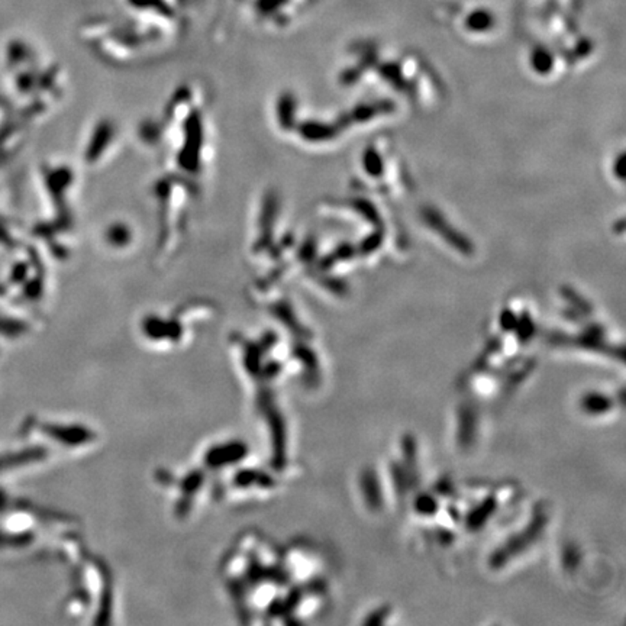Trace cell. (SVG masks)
Masks as SVG:
<instances>
[{"mask_svg": "<svg viewBox=\"0 0 626 626\" xmlns=\"http://www.w3.org/2000/svg\"><path fill=\"white\" fill-rule=\"evenodd\" d=\"M516 323H518V319L515 318L513 312H510V310H505L502 313V316H500V326L503 328V331H508V332L515 331Z\"/></svg>", "mask_w": 626, "mask_h": 626, "instance_id": "cell-12", "label": "cell"}, {"mask_svg": "<svg viewBox=\"0 0 626 626\" xmlns=\"http://www.w3.org/2000/svg\"><path fill=\"white\" fill-rule=\"evenodd\" d=\"M402 451H403V457H404V467L409 472V476L412 479V481L415 483L416 476V460H418V445L415 438L412 435H404L402 438Z\"/></svg>", "mask_w": 626, "mask_h": 626, "instance_id": "cell-6", "label": "cell"}, {"mask_svg": "<svg viewBox=\"0 0 626 626\" xmlns=\"http://www.w3.org/2000/svg\"><path fill=\"white\" fill-rule=\"evenodd\" d=\"M578 551L575 546H567L564 551V557H562V561H564V567L567 570H574L578 564Z\"/></svg>", "mask_w": 626, "mask_h": 626, "instance_id": "cell-11", "label": "cell"}, {"mask_svg": "<svg viewBox=\"0 0 626 626\" xmlns=\"http://www.w3.org/2000/svg\"><path fill=\"white\" fill-rule=\"evenodd\" d=\"M391 479H393L395 488L397 490L399 494H406L411 488V484L413 483L409 472L406 470L404 464H391Z\"/></svg>", "mask_w": 626, "mask_h": 626, "instance_id": "cell-7", "label": "cell"}, {"mask_svg": "<svg viewBox=\"0 0 626 626\" xmlns=\"http://www.w3.org/2000/svg\"><path fill=\"white\" fill-rule=\"evenodd\" d=\"M388 614H390L388 607H379V609H375L373 614H370L367 616L364 623L366 625H383L387 620Z\"/></svg>", "mask_w": 626, "mask_h": 626, "instance_id": "cell-10", "label": "cell"}, {"mask_svg": "<svg viewBox=\"0 0 626 626\" xmlns=\"http://www.w3.org/2000/svg\"><path fill=\"white\" fill-rule=\"evenodd\" d=\"M580 406H582L583 412H586L587 415L599 416V415L607 413L610 409H612L614 402L606 395L596 393V391H590V393H586L582 397Z\"/></svg>", "mask_w": 626, "mask_h": 626, "instance_id": "cell-5", "label": "cell"}, {"mask_svg": "<svg viewBox=\"0 0 626 626\" xmlns=\"http://www.w3.org/2000/svg\"><path fill=\"white\" fill-rule=\"evenodd\" d=\"M359 486H361V493L367 508L373 512L380 510L384 499L379 476L374 468L367 467L363 470L361 474H359Z\"/></svg>", "mask_w": 626, "mask_h": 626, "instance_id": "cell-2", "label": "cell"}, {"mask_svg": "<svg viewBox=\"0 0 626 626\" xmlns=\"http://www.w3.org/2000/svg\"><path fill=\"white\" fill-rule=\"evenodd\" d=\"M497 509V500L486 497L472 512L467 515V526L472 530H479L492 518Z\"/></svg>", "mask_w": 626, "mask_h": 626, "instance_id": "cell-4", "label": "cell"}, {"mask_svg": "<svg viewBox=\"0 0 626 626\" xmlns=\"http://www.w3.org/2000/svg\"><path fill=\"white\" fill-rule=\"evenodd\" d=\"M477 432V415L468 404H463L458 412V444L461 448H468L474 442Z\"/></svg>", "mask_w": 626, "mask_h": 626, "instance_id": "cell-3", "label": "cell"}, {"mask_svg": "<svg viewBox=\"0 0 626 626\" xmlns=\"http://www.w3.org/2000/svg\"><path fill=\"white\" fill-rule=\"evenodd\" d=\"M413 508L422 516H433L438 512V502L432 494L422 493L415 499Z\"/></svg>", "mask_w": 626, "mask_h": 626, "instance_id": "cell-8", "label": "cell"}, {"mask_svg": "<svg viewBox=\"0 0 626 626\" xmlns=\"http://www.w3.org/2000/svg\"><path fill=\"white\" fill-rule=\"evenodd\" d=\"M545 526H546V516L542 513L535 515L522 532H519L518 535L509 538L502 546L497 548V550L492 554L490 566L493 569H500V567L506 566L512 558L526 551L528 548L542 535Z\"/></svg>", "mask_w": 626, "mask_h": 626, "instance_id": "cell-1", "label": "cell"}, {"mask_svg": "<svg viewBox=\"0 0 626 626\" xmlns=\"http://www.w3.org/2000/svg\"><path fill=\"white\" fill-rule=\"evenodd\" d=\"M515 331H518V338H519L521 342H528L532 338V335H534L535 328H534V325H532V322L529 319H524V321L516 323Z\"/></svg>", "mask_w": 626, "mask_h": 626, "instance_id": "cell-9", "label": "cell"}]
</instances>
